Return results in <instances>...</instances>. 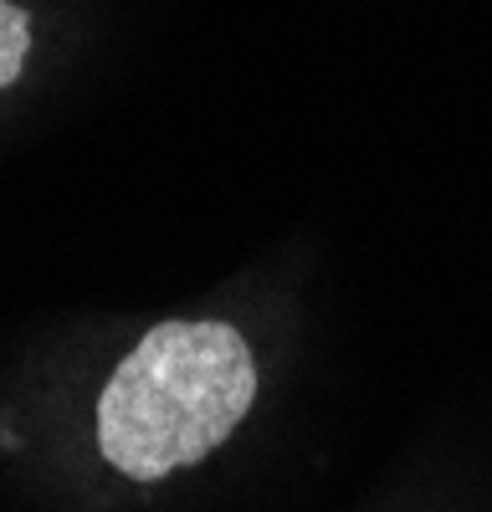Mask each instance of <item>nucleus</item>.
Listing matches in <instances>:
<instances>
[{
  "label": "nucleus",
  "instance_id": "f257e3e1",
  "mask_svg": "<svg viewBox=\"0 0 492 512\" xmlns=\"http://www.w3.org/2000/svg\"><path fill=\"white\" fill-rule=\"evenodd\" d=\"M257 400V364L231 323H154L98 400V446L134 482L211 456Z\"/></svg>",
  "mask_w": 492,
  "mask_h": 512
},
{
  "label": "nucleus",
  "instance_id": "f03ea898",
  "mask_svg": "<svg viewBox=\"0 0 492 512\" xmlns=\"http://www.w3.org/2000/svg\"><path fill=\"white\" fill-rule=\"evenodd\" d=\"M26 47H31V21L21 6L0 0V88H11L21 77V62H26Z\"/></svg>",
  "mask_w": 492,
  "mask_h": 512
}]
</instances>
